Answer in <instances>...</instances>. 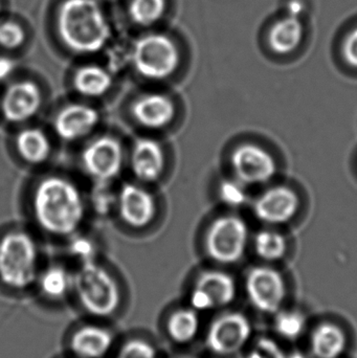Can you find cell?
Wrapping results in <instances>:
<instances>
[{"mask_svg":"<svg viewBox=\"0 0 357 358\" xmlns=\"http://www.w3.org/2000/svg\"><path fill=\"white\" fill-rule=\"evenodd\" d=\"M31 206L39 227L59 237L73 235L86 216L85 199L81 189L62 176L42 179L34 192Z\"/></svg>","mask_w":357,"mask_h":358,"instance_id":"1","label":"cell"},{"mask_svg":"<svg viewBox=\"0 0 357 358\" xmlns=\"http://www.w3.org/2000/svg\"><path fill=\"white\" fill-rule=\"evenodd\" d=\"M58 31L67 48L94 54L106 45L110 29L96 0H66L58 14Z\"/></svg>","mask_w":357,"mask_h":358,"instance_id":"2","label":"cell"},{"mask_svg":"<svg viewBox=\"0 0 357 358\" xmlns=\"http://www.w3.org/2000/svg\"><path fill=\"white\" fill-rule=\"evenodd\" d=\"M39 277V250L27 231H13L0 239V280L14 289L31 287Z\"/></svg>","mask_w":357,"mask_h":358,"instance_id":"3","label":"cell"},{"mask_svg":"<svg viewBox=\"0 0 357 358\" xmlns=\"http://www.w3.org/2000/svg\"><path fill=\"white\" fill-rule=\"evenodd\" d=\"M73 290L84 310L94 317H110L121 305V290L115 278L94 261L82 263L73 275Z\"/></svg>","mask_w":357,"mask_h":358,"instance_id":"4","label":"cell"},{"mask_svg":"<svg viewBox=\"0 0 357 358\" xmlns=\"http://www.w3.org/2000/svg\"><path fill=\"white\" fill-rule=\"evenodd\" d=\"M249 244V229L242 217L228 214L217 217L205 234L207 256L219 264H235L245 257Z\"/></svg>","mask_w":357,"mask_h":358,"instance_id":"5","label":"cell"},{"mask_svg":"<svg viewBox=\"0 0 357 358\" xmlns=\"http://www.w3.org/2000/svg\"><path fill=\"white\" fill-rule=\"evenodd\" d=\"M177 46L169 37L152 34L140 38L132 50V64L140 77L161 81L171 77L180 65Z\"/></svg>","mask_w":357,"mask_h":358,"instance_id":"6","label":"cell"},{"mask_svg":"<svg viewBox=\"0 0 357 358\" xmlns=\"http://www.w3.org/2000/svg\"><path fill=\"white\" fill-rule=\"evenodd\" d=\"M231 166L235 178L247 187L268 185L278 173L274 155L255 143H243L235 147Z\"/></svg>","mask_w":357,"mask_h":358,"instance_id":"7","label":"cell"},{"mask_svg":"<svg viewBox=\"0 0 357 358\" xmlns=\"http://www.w3.org/2000/svg\"><path fill=\"white\" fill-rule=\"evenodd\" d=\"M249 302L268 315L278 313L286 296L284 278L278 269L268 265L253 267L245 279Z\"/></svg>","mask_w":357,"mask_h":358,"instance_id":"8","label":"cell"},{"mask_svg":"<svg viewBox=\"0 0 357 358\" xmlns=\"http://www.w3.org/2000/svg\"><path fill=\"white\" fill-rule=\"evenodd\" d=\"M124 149L115 136H102L94 138L84 148L81 163L86 173L99 182H108L123 169Z\"/></svg>","mask_w":357,"mask_h":358,"instance_id":"9","label":"cell"},{"mask_svg":"<svg viewBox=\"0 0 357 358\" xmlns=\"http://www.w3.org/2000/svg\"><path fill=\"white\" fill-rule=\"evenodd\" d=\"M251 336L249 320L240 313H228L212 322L205 336V345L214 355L228 357L239 352Z\"/></svg>","mask_w":357,"mask_h":358,"instance_id":"10","label":"cell"},{"mask_svg":"<svg viewBox=\"0 0 357 358\" xmlns=\"http://www.w3.org/2000/svg\"><path fill=\"white\" fill-rule=\"evenodd\" d=\"M237 285L230 273L205 271L199 275L190 294V307L198 313L228 306L236 298Z\"/></svg>","mask_w":357,"mask_h":358,"instance_id":"11","label":"cell"},{"mask_svg":"<svg viewBox=\"0 0 357 358\" xmlns=\"http://www.w3.org/2000/svg\"><path fill=\"white\" fill-rule=\"evenodd\" d=\"M301 206L299 194L285 185H276L264 189L253 203L258 220L264 224L280 227L291 222Z\"/></svg>","mask_w":357,"mask_h":358,"instance_id":"12","label":"cell"},{"mask_svg":"<svg viewBox=\"0 0 357 358\" xmlns=\"http://www.w3.org/2000/svg\"><path fill=\"white\" fill-rule=\"evenodd\" d=\"M115 206L122 220L136 229L150 224L156 215L154 196L136 183H126L119 189Z\"/></svg>","mask_w":357,"mask_h":358,"instance_id":"13","label":"cell"},{"mask_svg":"<svg viewBox=\"0 0 357 358\" xmlns=\"http://www.w3.org/2000/svg\"><path fill=\"white\" fill-rule=\"evenodd\" d=\"M42 94L35 82L23 80L6 88L1 100V113L6 121L24 123L39 113Z\"/></svg>","mask_w":357,"mask_h":358,"instance_id":"14","label":"cell"},{"mask_svg":"<svg viewBox=\"0 0 357 358\" xmlns=\"http://www.w3.org/2000/svg\"><path fill=\"white\" fill-rule=\"evenodd\" d=\"M100 120V113L94 107L84 103H73L57 113L54 129L61 140L75 142L92 134Z\"/></svg>","mask_w":357,"mask_h":358,"instance_id":"15","label":"cell"},{"mask_svg":"<svg viewBox=\"0 0 357 358\" xmlns=\"http://www.w3.org/2000/svg\"><path fill=\"white\" fill-rule=\"evenodd\" d=\"M130 113L142 127L163 129L175 117V103L161 92H147L134 100Z\"/></svg>","mask_w":357,"mask_h":358,"instance_id":"16","label":"cell"},{"mask_svg":"<svg viewBox=\"0 0 357 358\" xmlns=\"http://www.w3.org/2000/svg\"><path fill=\"white\" fill-rule=\"evenodd\" d=\"M304 4L301 0H291L286 8L284 18L279 20L270 31L268 42L277 54L287 55L296 50L301 43L304 27L301 17Z\"/></svg>","mask_w":357,"mask_h":358,"instance_id":"17","label":"cell"},{"mask_svg":"<svg viewBox=\"0 0 357 358\" xmlns=\"http://www.w3.org/2000/svg\"><path fill=\"white\" fill-rule=\"evenodd\" d=\"M165 152L157 141L143 138L136 141L130 155L134 176L142 182H154L165 169Z\"/></svg>","mask_w":357,"mask_h":358,"instance_id":"18","label":"cell"},{"mask_svg":"<svg viewBox=\"0 0 357 358\" xmlns=\"http://www.w3.org/2000/svg\"><path fill=\"white\" fill-rule=\"evenodd\" d=\"M115 343L112 332L102 326L86 325L73 332L71 349L79 358H103Z\"/></svg>","mask_w":357,"mask_h":358,"instance_id":"19","label":"cell"},{"mask_svg":"<svg viewBox=\"0 0 357 358\" xmlns=\"http://www.w3.org/2000/svg\"><path fill=\"white\" fill-rule=\"evenodd\" d=\"M347 347V336L340 326L323 323L312 331L310 349L316 358H339Z\"/></svg>","mask_w":357,"mask_h":358,"instance_id":"20","label":"cell"},{"mask_svg":"<svg viewBox=\"0 0 357 358\" xmlns=\"http://www.w3.org/2000/svg\"><path fill=\"white\" fill-rule=\"evenodd\" d=\"M17 151L23 161L31 165L45 163L52 153V144L43 130L29 127L21 130L15 141Z\"/></svg>","mask_w":357,"mask_h":358,"instance_id":"21","label":"cell"},{"mask_svg":"<svg viewBox=\"0 0 357 358\" xmlns=\"http://www.w3.org/2000/svg\"><path fill=\"white\" fill-rule=\"evenodd\" d=\"M73 85L81 96L98 99L105 96L112 87V77L99 65H86L75 71Z\"/></svg>","mask_w":357,"mask_h":358,"instance_id":"22","label":"cell"},{"mask_svg":"<svg viewBox=\"0 0 357 358\" xmlns=\"http://www.w3.org/2000/svg\"><path fill=\"white\" fill-rule=\"evenodd\" d=\"M198 313L192 307H184L170 315L167 321V332L173 342L188 344L196 338L201 327Z\"/></svg>","mask_w":357,"mask_h":358,"instance_id":"23","label":"cell"},{"mask_svg":"<svg viewBox=\"0 0 357 358\" xmlns=\"http://www.w3.org/2000/svg\"><path fill=\"white\" fill-rule=\"evenodd\" d=\"M40 290L50 300L65 298L73 287V275L62 265L48 267L37 279Z\"/></svg>","mask_w":357,"mask_h":358,"instance_id":"24","label":"cell"},{"mask_svg":"<svg viewBox=\"0 0 357 358\" xmlns=\"http://www.w3.org/2000/svg\"><path fill=\"white\" fill-rule=\"evenodd\" d=\"M253 245L258 257L266 262L281 260L289 250L286 237L274 229H264L258 231L254 236Z\"/></svg>","mask_w":357,"mask_h":358,"instance_id":"25","label":"cell"},{"mask_svg":"<svg viewBox=\"0 0 357 358\" xmlns=\"http://www.w3.org/2000/svg\"><path fill=\"white\" fill-rule=\"evenodd\" d=\"M166 0H131L129 14L136 24L149 27L163 17Z\"/></svg>","mask_w":357,"mask_h":358,"instance_id":"26","label":"cell"},{"mask_svg":"<svg viewBox=\"0 0 357 358\" xmlns=\"http://www.w3.org/2000/svg\"><path fill=\"white\" fill-rule=\"evenodd\" d=\"M306 327V319L299 311H281L278 313L275 328L277 334L286 340H297Z\"/></svg>","mask_w":357,"mask_h":358,"instance_id":"27","label":"cell"},{"mask_svg":"<svg viewBox=\"0 0 357 358\" xmlns=\"http://www.w3.org/2000/svg\"><path fill=\"white\" fill-rule=\"evenodd\" d=\"M247 185L234 179H226L218 187V195L222 203L231 208H240L249 201Z\"/></svg>","mask_w":357,"mask_h":358,"instance_id":"28","label":"cell"},{"mask_svg":"<svg viewBox=\"0 0 357 358\" xmlns=\"http://www.w3.org/2000/svg\"><path fill=\"white\" fill-rule=\"evenodd\" d=\"M115 358H159V353L147 341L133 338L124 344Z\"/></svg>","mask_w":357,"mask_h":358,"instance_id":"29","label":"cell"},{"mask_svg":"<svg viewBox=\"0 0 357 358\" xmlns=\"http://www.w3.org/2000/svg\"><path fill=\"white\" fill-rule=\"evenodd\" d=\"M24 38V31L20 25L10 21L0 23V45L14 50L23 43Z\"/></svg>","mask_w":357,"mask_h":358,"instance_id":"30","label":"cell"},{"mask_svg":"<svg viewBox=\"0 0 357 358\" xmlns=\"http://www.w3.org/2000/svg\"><path fill=\"white\" fill-rule=\"evenodd\" d=\"M71 252L78 258L81 259L83 263L94 261L92 260V256H94V246L92 242L86 239V238H75L71 243Z\"/></svg>","mask_w":357,"mask_h":358,"instance_id":"31","label":"cell"},{"mask_svg":"<svg viewBox=\"0 0 357 358\" xmlns=\"http://www.w3.org/2000/svg\"><path fill=\"white\" fill-rule=\"evenodd\" d=\"M343 55L346 62L357 69V27L346 38L343 46Z\"/></svg>","mask_w":357,"mask_h":358,"instance_id":"32","label":"cell"},{"mask_svg":"<svg viewBox=\"0 0 357 358\" xmlns=\"http://www.w3.org/2000/svg\"><path fill=\"white\" fill-rule=\"evenodd\" d=\"M14 71V63L8 58H0V81H3L10 77Z\"/></svg>","mask_w":357,"mask_h":358,"instance_id":"33","label":"cell"},{"mask_svg":"<svg viewBox=\"0 0 357 358\" xmlns=\"http://www.w3.org/2000/svg\"><path fill=\"white\" fill-rule=\"evenodd\" d=\"M182 358H191V357H182Z\"/></svg>","mask_w":357,"mask_h":358,"instance_id":"34","label":"cell"}]
</instances>
